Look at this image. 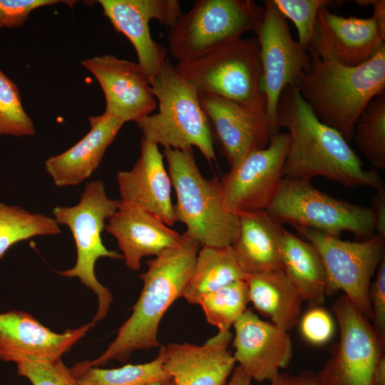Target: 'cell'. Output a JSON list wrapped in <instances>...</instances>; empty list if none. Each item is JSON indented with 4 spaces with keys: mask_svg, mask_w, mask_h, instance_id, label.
<instances>
[{
    "mask_svg": "<svg viewBox=\"0 0 385 385\" xmlns=\"http://www.w3.org/2000/svg\"><path fill=\"white\" fill-rule=\"evenodd\" d=\"M232 334L219 332L203 345L170 343L164 346L163 367L174 385H226L235 360L227 350Z\"/></svg>",
    "mask_w": 385,
    "mask_h": 385,
    "instance_id": "obj_21",
    "label": "cell"
},
{
    "mask_svg": "<svg viewBox=\"0 0 385 385\" xmlns=\"http://www.w3.org/2000/svg\"><path fill=\"white\" fill-rule=\"evenodd\" d=\"M213 139L230 168L247 155L266 148L278 130L265 111L207 94H198Z\"/></svg>",
    "mask_w": 385,
    "mask_h": 385,
    "instance_id": "obj_15",
    "label": "cell"
},
{
    "mask_svg": "<svg viewBox=\"0 0 385 385\" xmlns=\"http://www.w3.org/2000/svg\"><path fill=\"white\" fill-rule=\"evenodd\" d=\"M232 354L242 370L257 382L270 381L292 358L289 332L261 319L247 309L233 324Z\"/></svg>",
    "mask_w": 385,
    "mask_h": 385,
    "instance_id": "obj_18",
    "label": "cell"
},
{
    "mask_svg": "<svg viewBox=\"0 0 385 385\" xmlns=\"http://www.w3.org/2000/svg\"><path fill=\"white\" fill-rule=\"evenodd\" d=\"M353 140L376 170H385V92L378 95L360 115Z\"/></svg>",
    "mask_w": 385,
    "mask_h": 385,
    "instance_id": "obj_30",
    "label": "cell"
},
{
    "mask_svg": "<svg viewBox=\"0 0 385 385\" xmlns=\"http://www.w3.org/2000/svg\"><path fill=\"white\" fill-rule=\"evenodd\" d=\"M81 65L94 76L103 91L104 113L125 123H137L156 108L151 85L137 63L104 54L84 59Z\"/></svg>",
    "mask_w": 385,
    "mask_h": 385,
    "instance_id": "obj_17",
    "label": "cell"
},
{
    "mask_svg": "<svg viewBox=\"0 0 385 385\" xmlns=\"http://www.w3.org/2000/svg\"><path fill=\"white\" fill-rule=\"evenodd\" d=\"M318 252L327 274V296L341 290L371 322V279L385 257V238L373 237L356 242L342 240L319 231L294 227Z\"/></svg>",
    "mask_w": 385,
    "mask_h": 385,
    "instance_id": "obj_11",
    "label": "cell"
},
{
    "mask_svg": "<svg viewBox=\"0 0 385 385\" xmlns=\"http://www.w3.org/2000/svg\"><path fill=\"white\" fill-rule=\"evenodd\" d=\"M91 128L78 143L66 151L47 158L45 169L56 187L74 186L89 178L125 123L103 113L89 116Z\"/></svg>",
    "mask_w": 385,
    "mask_h": 385,
    "instance_id": "obj_23",
    "label": "cell"
},
{
    "mask_svg": "<svg viewBox=\"0 0 385 385\" xmlns=\"http://www.w3.org/2000/svg\"><path fill=\"white\" fill-rule=\"evenodd\" d=\"M103 14L114 29L127 37L134 47L138 64L151 83L167 61L168 50L155 41L150 20L171 27L182 14L176 0H99Z\"/></svg>",
    "mask_w": 385,
    "mask_h": 385,
    "instance_id": "obj_14",
    "label": "cell"
},
{
    "mask_svg": "<svg viewBox=\"0 0 385 385\" xmlns=\"http://www.w3.org/2000/svg\"><path fill=\"white\" fill-rule=\"evenodd\" d=\"M385 46V34L372 17H344L321 8L317 15L307 51L322 60L356 66Z\"/></svg>",
    "mask_w": 385,
    "mask_h": 385,
    "instance_id": "obj_16",
    "label": "cell"
},
{
    "mask_svg": "<svg viewBox=\"0 0 385 385\" xmlns=\"http://www.w3.org/2000/svg\"><path fill=\"white\" fill-rule=\"evenodd\" d=\"M237 235L230 245L247 275L282 269L279 242L284 227L265 210L238 214Z\"/></svg>",
    "mask_w": 385,
    "mask_h": 385,
    "instance_id": "obj_24",
    "label": "cell"
},
{
    "mask_svg": "<svg viewBox=\"0 0 385 385\" xmlns=\"http://www.w3.org/2000/svg\"><path fill=\"white\" fill-rule=\"evenodd\" d=\"M289 138L278 132L269 145L247 155L220 180L225 208L235 214L266 210L283 179Z\"/></svg>",
    "mask_w": 385,
    "mask_h": 385,
    "instance_id": "obj_13",
    "label": "cell"
},
{
    "mask_svg": "<svg viewBox=\"0 0 385 385\" xmlns=\"http://www.w3.org/2000/svg\"><path fill=\"white\" fill-rule=\"evenodd\" d=\"M262 19L255 29L262 64L261 90L266 99V112L273 125L282 91L297 86L309 68L311 58L293 39L287 19L272 0L263 3Z\"/></svg>",
    "mask_w": 385,
    "mask_h": 385,
    "instance_id": "obj_12",
    "label": "cell"
},
{
    "mask_svg": "<svg viewBox=\"0 0 385 385\" xmlns=\"http://www.w3.org/2000/svg\"><path fill=\"white\" fill-rule=\"evenodd\" d=\"M251 378L238 366L234 369L232 376L226 385H250Z\"/></svg>",
    "mask_w": 385,
    "mask_h": 385,
    "instance_id": "obj_41",
    "label": "cell"
},
{
    "mask_svg": "<svg viewBox=\"0 0 385 385\" xmlns=\"http://www.w3.org/2000/svg\"><path fill=\"white\" fill-rule=\"evenodd\" d=\"M270 385H320L317 374L309 370L290 375L286 372H279L270 381Z\"/></svg>",
    "mask_w": 385,
    "mask_h": 385,
    "instance_id": "obj_39",
    "label": "cell"
},
{
    "mask_svg": "<svg viewBox=\"0 0 385 385\" xmlns=\"http://www.w3.org/2000/svg\"><path fill=\"white\" fill-rule=\"evenodd\" d=\"M303 338L313 345H323L332 338L335 331L333 317L320 306H313L299 321Z\"/></svg>",
    "mask_w": 385,
    "mask_h": 385,
    "instance_id": "obj_35",
    "label": "cell"
},
{
    "mask_svg": "<svg viewBox=\"0 0 385 385\" xmlns=\"http://www.w3.org/2000/svg\"><path fill=\"white\" fill-rule=\"evenodd\" d=\"M279 254L282 270L303 301H307L312 306L322 304L327 297V274L314 247L284 227L279 242Z\"/></svg>",
    "mask_w": 385,
    "mask_h": 385,
    "instance_id": "obj_26",
    "label": "cell"
},
{
    "mask_svg": "<svg viewBox=\"0 0 385 385\" xmlns=\"http://www.w3.org/2000/svg\"><path fill=\"white\" fill-rule=\"evenodd\" d=\"M17 372L32 385H77L71 369L61 359L54 361L26 360L16 364Z\"/></svg>",
    "mask_w": 385,
    "mask_h": 385,
    "instance_id": "obj_34",
    "label": "cell"
},
{
    "mask_svg": "<svg viewBox=\"0 0 385 385\" xmlns=\"http://www.w3.org/2000/svg\"><path fill=\"white\" fill-rule=\"evenodd\" d=\"M158 113L136 123L144 139L164 148L196 147L209 162L216 159L214 139L195 88L167 59L150 83Z\"/></svg>",
    "mask_w": 385,
    "mask_h": 385,
    "instance_id": "obj_5",
    "label": "cell"
},
{
    "mask_svg": "<svg viewBox=\"0 0 385 385\" xmlns=\"http://www.w3.org/2000/svg\"><path fill=\"white\" fill-rule=\"evenodd\" d=\"M118 203L119 200L109 198L102 180H95L86 183L77 205L56 206L52 210L56 222L71 230L76 248V264L59 274L78 278L97 295L98 306L91 322L93 326L106 316L113 299L110 290L96 276V261L101 257L123 258L121 254L107 249L101 238L106 220L115 213Z\"/></svg>",
    "mask_w": 385,
    "mask_h": 385,
    "instance_id": "obj_7",
    "label": "cell"
},
{
    "mask_svg": "<svg viewBox=\"0 0 385 385\" xmlns=\"http://www.w3.org/2000/svg\"><path fill=\"white\" fill-rule=\"evenodd\" d=\"M369 5L373 6V16L371 17L380 31L385 34V1L370 0Z\"/></svg>",
    "mask_w": 385,
    "mask_h": 385,
    "instance_id": "obj_40",
    "label": "cell"
},
{
    "mask_svg": "<svg viewBox=\"0 0 385 385\" xmlns=\"http://www.w3.org/2000/svg\"><path fill=\"white\" fill-rule=\"evenodd\" d=\"M250 302L246 279L235 281L203 296L199 304L208 323L219 332L229 331Z\"/></svg>",
    "mask_w": 385,
    "mask_h": 385,
    "instance_id": "obj_31",
    "label": "cell"
},
{
    "mask_svg": "<svg viewBox=\"0 0 385 385\" xmlns=\"http://www.w3.org/2000/svg\"><path fill=\"white\" fill-rule=\"evenodd\" d=\"M332 310L339 338L317 374L320 385H385V339L342 294Z\"/></svg>",
    "mask_w": 385,
    "mask_h": 385,
    "instance_id": "obj_8",
    "label": "cell"
},
{
    "mask_svg": "<svg viewBox=\"0 0 385 385\" xmlns=\"http://www.w3.org/2000/svg\"><path fill=\"white\" fill-rule=\"evenodd\" d=\"M158 145L141 138L140 155L130 170H119L116 179L120 200L136 205L170 227L175 222L172 182Z\"/></svg>",
    "mask_w": 385,
    "mask_h": 385,
    "instance_id": "obj_20",
    "label": "cell"
},
{
    "mask_svg": "<svg viewBox=\"0 0 385 385\" xmlns=\"http://www.w3.org/2000/svg\"><path fill=\"white\" fill-rule=\"evenodd\" d=\"M265 210L282 225L309 227L337 237L349 232L360 240L375 235L370 207L336 198L309 180L283 178Z\"/></svg>",
    "mask_w": 385,
    "mask_h": 385,
    "instance_id": "obj_9",
    "label": "cell"
},
{
    "mask_svg": "<svg viewBox=\"0 0 385 385\" xmlns=\"http://www.w3.org/2000/svg\"><path fill=\"white\" fill-rule=\"evenodd\" d=\"M250 302L261 314L285 330L299 324L304 302L282 269L247 275Z\"/></svg>",
    "mask_w": 385,
    "mask_h": 385,
    "instance_id": "obj_25",
    "label": "cell"
},
{
    "mask_svg": "<svg viewBox=\"0 0 385 385\" xmlns=\"http://www.w3.org/2000/svg\"><path fill=\"white\" fill-rule=\"evenodd\" d=\"M272 1L283 16L294 23L297 31L298 43L305 51L307 50L319 10L343 2L330 0Z\"/></svg>",
    "mask_w": 385,
    "mask_h": 385,
    "instance_id": "obj_33",
    "label": "cell"
},
{
    "mask_svg": "<svg viewBox=\"0 0 385 385\" xmlns=\"http://www.w3.org/2000/svg\"><path fill=\"white\" fill-rule=\"evenodd\" d=\"M168 173L175 189L176 222L183 223L185 232L201 247L230 246L238 228V215L223 203L220 180L201 173L192 148H164Z\"/></svg>",
    "mask_w": 385,
    "mask_h": 385,
    "instance_id": "obj_4",
    "label": "cell"
},
{
    "mask_svg": "<svg viewBox=\"0 0 385 385\" xmlns=\"http://www.w3.org/2000/svg\"><path fill=\"white\" fill-rule=\"evenodd\" d=\"M61 232L59 225L53 217L0 202V259L19 242Z\"/></svg>",
    "mask_w": 385,
    "mask_h": 385,
    "instance_id": "obj_29",
    "label": "cell"
},
{
    "mask_svg": "<svg viewBox=\"0 0 385 385\" xmlns=\"http://www.w3.org/2000/svg\"><path fill=\"white\" fill-rule=\"evenodd\" d=\"M375 274L369 290L371 323L375 331L385 339V257L379 264Z\"/></svg>",
    "mask_w": 385,
    "mask_h": 385,
    "instance_id": "obj_37",
    "label": "cell"
},
{
    "mask_svg": "<svg viewBox=\"0 0 385 385\" xmlns=\"http://www.w3.org/2000/svg\"><path fill=\"white\" fill-rule=\"evenodd\" d=\"M34 123L23 107L16 83L0 69V135L31 136Z\"/></svg>",
    "mask_w": 385,
    "mask_h": 385,
    "instance_id": "obj_32",
    "label": "cell"
},
{
    "mask_svg": "<svg viewBox=\"0 0 385 385\" xmlns=\"http://www.w3.org/2000/svg\"><path fill=\"white\" fill-rule=\"evenodd\" d=\"M175 67L198 94L222 97L266 112L256 37H240Z\"/></svg>",
    "mask_w": 385,
    "mask_h": 385,
    "instance_id": "obj_6",
    "label": "cell"
},
{
    "mask_svg": "<svg viewBox=\"0 0 385 385\" xmlns=\"http://www.w3.org/2000/svg\"><path fill=\"white\" fill-rule=\"evenodd\" d=\"M164 346H160L157 357L148 363L127 364L115 369L88 366L86 361L74 365L71 371L77 385H147L160 381H170L163 367Z\"/></svg>",
    "mask_w": 385,
    "mask_h": 385,
    "instance_id": "obj_28",
    "label": "cell"
},
{
    "mask_svg": "<svg viewBox=\"0 0 385 385\" xmlns=\"http://www.w3.org/2000/svg\"><path fill=\"white\" fill-rule=\"evenodd\" d=\"M370 207L374 225L375 235L385 238V188L376 189Z\"/></svg>",
    "mask_w": 385,
    "mask_h": 385,
    "instance_id": "obj_38",
    "label": "cell"
},
{
    "mask_svg": "<svg viewBox=\"0 0 385 385\" xmlns=\"http://www.w3.org/2000/svg\"><path fill=\"white\" fill-rule=\"evenodd\" d=\"M308 53L311 63L297 86L299 92L317 118L349 143L361 113L372 99L385 92V46L356 66Z\"/></svg>",
    "mask_w": 385,
    "mask_h": 385,
    "instance_id": "obj_3",
    "label": "cell"
},
{
    "mask_svg": "<svg viewBox=\"0 0 385 385\" xmlns=\"http://www.w3.org/2000/svg\"><path fill=\"white\" fill-rule=\"evenodd\" d=\"M147 385H174L173 380L170 381H160L150 383Z\"/></svg>",
    "mask_w": 385,
    "mask_h": 385,
    "instance_id": "obj_42",
    "label": "cell"
},
{
    "mask_svg": "<svg viewBox=\"0 0 385 385\" xmlns=\"http://www.w3.org/2000/svg\"><path fill=\"white\" fill-rule=\"evenodd\" d=\"M276 123L279 129L287 130L289 138L283 178L310 181L322 176L347 187L384 185L377 171L364 169L343 136L317 118L297 86L282 91Z\"/></svg>",
    "mask_w": 385,
    "mask_h": 385,
    "instance_id": "obj_1",
    "label": "cell"
},
{
    "mask_svg": "<svg viewBox=\"0 0 385 385\" xmlns=\"http://www.w3.org/2000/svg\"><path fill=\"white\" fill-rule=\"evenodd\" d=\"M91 322L56 333L21 311L0 314V359L16 364L26 360L54 361L83 338Z\"/></svg>",
    "mask_w": 385,
    "mask_h": 385,
    "instance_id": "obj_19",
    "label": "cell"
},
{
    "mask_svg": "<svg viewBox=\"0 0 385 385\" xmlns=\"http://www.w3.org/2000/svg\"><path fill=\"white\" fill-rule=\"evenodd\" d=\"M66 1L59 0H0V29L22 26L30 14L40 7Z\"/></svg>",
    "mask_w": 385,
    "mask_h": 385,
    "instance_id": "obj_36",
    "label": "cell"
},
{
    "mask_svg": "<svg viewBox=\"0 0 385 385\" xmlns=\"http://www.w3.org/2000/svg\"><path fill=\"white\" fill-rule=\"evenodd\" d=\"M200 247L185 232L179 245L147 262V270L140 275L143 287L132 314L99 357L86 360L88 366L98 367L111 360L125 362L135 350L160 346V322L171 304L183 297Z\"/></svg>",
    "mask_w": 385,
    "mask_h": 385,
    "instance_id": "obj_2",
    "label": "cell"
},
{
    "mask_svg": "<svg viewBox=\"0 0 385 385\" xmlns=\"http://www.w3.org/2000/svg\"><path fill=\"white\" fill-rule=\"evenodd\" d=\"M105 230L115 238L126 266L133 271L139 270L143 257L177 246L182 237L155 215L120 200Z\"/></svg>",
    "mask_w": 385,
    "mask_h": 385,
    "instance_id": "obj_22",
    "label": "cell"
},
{
    "mask_svg": "<svg viewBox=\"0 0 385 385\" xmlns=\"http://www.w3.org/2000/svg\"><path fill=\"white\" fill-rule=\"evenodd\" d=\"M231 246L202 247L183 297L190 304H199L202 297L235 281L245 279Z\"/></svg>",
    "mask_w": 385,
    "mask_h": 385,
    "instance_id": "obj_27",
    "label": "cell"
},
{
    "mask_svg": "<svg viewBox=\"0 0 385 385\" xmlns=\"http://www.w3.org/2000/svg\"><path fill=\"white\" fill-rule=\"evenodd\" d=\"M263 14V6L252 0L197 1L170 28V53L178 62L203 56L247 31H255Z\"/></svg>",
    "mask_w": 385,
    "mask_h": 385,
    "instance_id": "obj_10",
    "label": "cell"
}]
</instances>
